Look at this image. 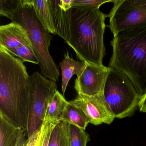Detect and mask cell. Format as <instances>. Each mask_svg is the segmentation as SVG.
I'll use <instances>...</instances> for the list:
<instances>
[{"instance_id": "obj_13", "label": "cell", "mask_w": 146, "mask_h": 146, "mask_svg": "<svg viewBox=\"0 0 146 146\" xmlns=\"http://www.w3.org/2000/svg\"><path fill=\"white\" fill-rule=\"evenodd\" d=\"M36 17L51 34L56 35L52 16L51 0H31Z\"/></svg>"}, {"instance_id": "obj_9", "label": "cell", "mask_w": 146, "mask_h": 146, "mask_svg": "<svg viewBox=\"0 0 146 146\" xmlns=\"http://www.w3.org/2000/svg\"><path fill=\"white\" fill-rule=\"evenodd\" d=\"M86 64L82 73L75 81L74 88L78 94L91 96L103 94L111 67Z\"/></svg>"}, {"instance_id": "obj_17", "label": "cell", "mask_w": 146, "mask_h": 146, "mask_svg": "<svg viewBox=\"0 0 146 146\" xmlns=\"http://www.w3.org/2000/svg\"><path fill=\"white\" fill-rule=\"evenodd\" d=\"M48 146H70L69 123L60 121L53 131Z\"/></svg>"}, {"instance_id": "obj_25", "label": "cell", "mask_w": 146, "mask_h": 146, "mask_svg": "<svg viewBox=\"0 0 146 146\" xmlns=\"http://www.w3.org/2000/svg\"><path fill=\"white\" fill-rule=\"evenodd\" d=\"M138 107L141 111L146 113V94L140 99Z\"/></svg>"}, {"instance_id": "obj_15", "label": "cell", "mask_w": 146, "mask_h": 146, "mask_svg": "<svg viewBox=\"0 0 146 146\" xmlns=\"http://www.w3.org/2000/svg\"><path fill=\"white\" fill-rule=\"evenodd\" d=\"M68 103L64 96L56 90L50 99L44 120L61 121V117Z\"/></svg>"}, {"instance_id": "obj_20", "label": "cell", "mask_w": 146, "mask_h": 146, "mask_svg": "<svg viewBox=\"0 0 146 146\" xmlns=\"http://www.w3.org/2000/svg\"><path fill=\"white\" fill-rule=\"evenodd\" d=\"M69 135L70 146H87L90 140L89 135L85 130L70 124Z\"/></svg>"}, {"instance_id": "obj_10", "label": "cell", "mask_w": 146, "mask_h": 146, "mask_svg": "<svg viewBox=\"0 0 146 146\" xmlns=\"http://www.w3.org/2000/svg\"><path fill=\"white\" fill-rule=\"evenodd\" d=\"M24 45H31L26 31L16 22L0 26V46L7 51Z\"/></svg>"}, {"instance_id": "obj_12", "label": "cell", "mask_w": 146, "mask_h": 146, "mask_svg": "<svg viewBox=\"0 0 146 146\" xmlns=\"http://www.w3.org/2000/svg\"><path fill=\"white\" fill-rule=\"evenodd\" d=\"M64 59L60 64L62 75V91L64 95L66 88L73 75L77 77L81 76L86 66V63L76 61L70 58L68 54H65Z\"/></svg>"}, {"instance_id": "obj_21", "label": "cell", "mask_w": 146, "mask_h": 146, "mask_svg": "<svg viewBox=\"0 0 146 146\" xmlns=\"http://www.w3.org/2000/svg\"><path fill=\"white\" fill-rule=\"evenodd\" d=\"M60 122L44 120L40 129L35 146H48L51 134Z\"/></svg>"}, {"instance_id": "obj_16", "label": "cell", "mask_w": 146, "mask_h": 146, "mask_svg": "<svg viewBox=\"0 0 146 146\" xmlns=\"http://www.w3.org/2000/svg\"><path fill=\"white\" fill-rule=\"evenodd\" d=\"M61 121L73 125L84 130L90 123L83 112L69 101L63 113Z\"/></svg>"}, {"instance_id": "obj_4", "label": "cell", "mask_w": 146, "mask_h": 146, "mask_svg": "<svg viewBox=\"0 0 146 146\" xmlns=\"http://www.w3.org/2000/svg\"><path fill=\"white\" fill-rule=\"evenodd\" d=\"M11 19L21 25L27 31L40 62L41 74L50 80L58 81L59 70L49 52L52 36L37 18L31 0Z\"/></svg>"}, {"instance_id": "obj_14", "label": "cell", "mask_w": 146, "mask_h": 146, "mask_svg": "<svg viewBox=\"0 0 146 146\" xmlns=\"http://www.w3.org/2000/svg\"><path fill=\"white\" fill-rule=\"evenodd\" d=\"M21 129L0 112V146H15Z\"/></svg>"}, {"instance_id": "obj_8", "label": "cell", "mask_w": 146, "mask_h": 146, "mask_svg": "<svg viewBox=\"0 0 146 146\" xmlns=\"http://www.w3.org/2000/svg\"><path fill=\"white\" fill-rule=\"evenodd\" d=\"M69 102L80 109L90 123L94 125L110 124L115 118L103 94L91 96L78 95L75 99Z\"/></svg>"}, {"instance_id": "obj_2", "label": "cell", "mask_w": 146, "mask_h": 146, "mask_svg": "<svg viewBox=\"0 0 146 146\" xmlns=\"http://www.w3.org/2000/svg\"><path fill=\"white\" fill-rule=\"evenodd\" d=\"M108 15L99 9L72 7L67 43L82 62L103 66L106 55L104 35Z\"/></svg>"}, {"instance_id": "obj_19", "label": "cell", "mask_w": 146, "mask_h": 146, "mask_svg": "<svg viewBox=\"0 0 146 146\" xmlns=\"http://www.w3.org/2000/svg\"><path fill=\"white\" fill-rule=\"evenodd\" d=\"M7 51L13 56L19 58L23 62L40 64L39 60L32 45H22Z\"/></svg>"}, {"instance_id": "obj_24", "label": "cell", "mask_w": 146, "mask_h": 146, "mask_svg": "<svg viewBox=\"0 0 146 146\" xmlns=\"http://www.w3.org/2000/svg\"><path fill=\"white\" fill-rule=\"evenodd\" d=\"M72 0H58L59 5L65 11H67L72 7Z\"/></svg>"}, {"instance_id": "obj_6", "label": "cell", "mask_w": 146, "mask_h": 146, "mask_svg": "<svg viewBox=\"0 0 146 146\" xmlns=\"http://www.w3.org/2000/svg\"><path fill=\"white\" fill-rule=\"evenodd\" d=\"M57 88L56 82L48 79L38 72L30 76L29 113L26 130L28 138L40 129L50 99Z\"/></svg>"}, {"instance_id": "obj_3", "label": "cell", "mask_w": 146, "mask_h": 146, "mask_svg": "<svg viewBox=\"0 0 146 146\" xmlns=\"http://www.w3.org/2000/svg\"><path fill=\"white\" fill-rule=\"evenodd\" d=\"M111 45L109 67L127 76L141 98L146 94V28L120 32Z\"/></svg>"}, {"instance_id": "obj_23", "label": "cell", "mask_w": 146, "mask_h": 146, "mask_svg": "<svg viewBox=\"0 0 146 146\" xmlns=\"http://www.w3.org/2000/svg\"><path fill=\"white\" fill-rule=\"evenodd\" d=\"M30 139L27 136L26 130L21 129L17 138L15 146H28Z\"/></svg>"}, {"instance_id": "obj_22", "label": "cell", "mask_w": 146, "mask_h": 146, "mask_svg": "<svg viewBox=\"0 0 146 146\" xmlns=\"http://www.w3.org/2000/svg\"><path fill=\"white\" fill-rule=\"evenodd\" d=\"M115 0H72V7L99 9L105 3L112 2Z\"/></svg>"}, {"instance_id": "obj_11", "label": "cell", "mask_w": 146, "mask_h": 146, "mask_svg": "<svg viewBox=\"0 0 146 146\" xmlns=\"http://www.w3.org/2000/svg\"><path fill=\"white\" fill-rule=\"evenodd\" d=\"M52 16L56 35L69 41L70 32V9L65 11L59 5L58 0H51Z\"/></svg>"}, {"instance_id": "obj_5", "label": "cell", "mask_w": 146, "mask_h": 146, "mask_svg": "<svg viewBox=\"0 0 146 146\" xmlns=\"http://www.w3.org/2000/svg\"><path fill=\"white\" fill-rule=\"evenodd\" d=\"M103 94L116 118L132 116L137 110L141 99L129 78L112 68L107 77Z\"/></svg>"}, {"instance_id": "obj_18", "label": "cell", "mask_w": 146, "mask_h": 146, "mask_svg": "<svg viewBox=\"0 0 146 146\" xmlns=\"http://www.w3.org/2000/svg\"><path fill=\"white\" fill-rule=\"evenodd\" d=\"M30 0H0V16L11 19Z\"/></svg>"}, {"instance_id": "obj_1", "label": "cell", "mask_w": 146, "mask_h": 146, "mask_svg": "<svg viewBox=\"0 0 146 146\" xmlns=\"http://www.w3.org/2000/svg\"><path fill=\"white\" fill-rule=\"evenodd\" d=\"M30 76L24 62L0 46V112L27 130Z\"/></svg>"}, {"instance_id": "obj_7", "label": "cell", "mask_w": 146, "mask_h": 146, "mask_svg": "<svg viewBox=\"0 0 146 146\" xmlns=\"http://www.w3.org/2000/svg\"><path fill=\"white\" fill-rule=\"evenodd\" d=\"M108 15L113 36L125 31L146 28V0H115Z\"/></svg>"}]
</instances>
